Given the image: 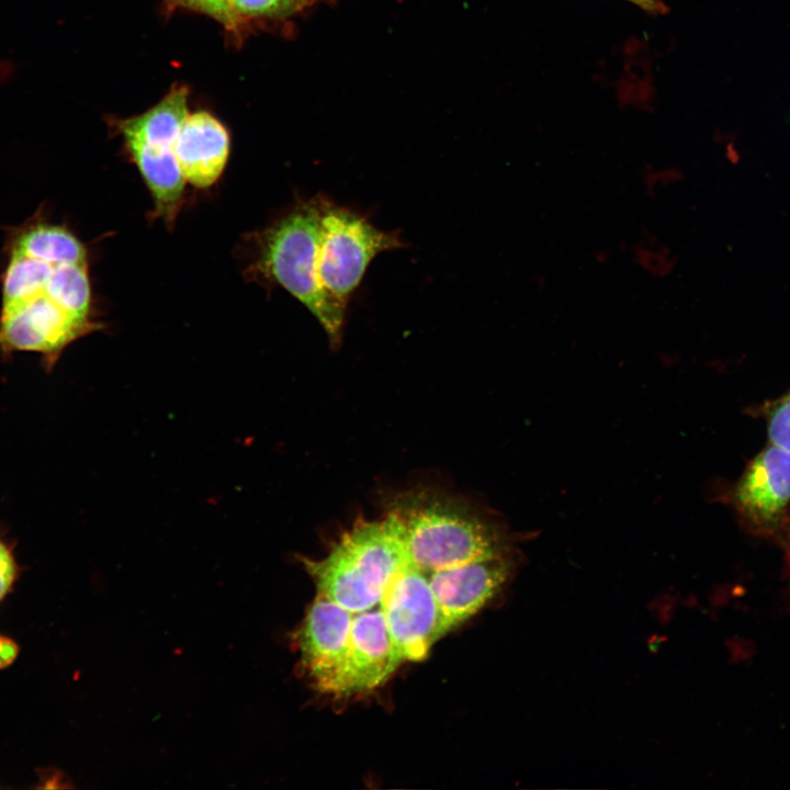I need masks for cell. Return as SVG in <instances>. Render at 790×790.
Listing matches in <instances>:
<instances>
[{
    "label": "cell",
    "mask_w": 790,
    "mask_h": 790,
    "mask_svg": "<svg viewBox=\"0 0 790 790\" xmlns=\"http://www.w3.org/2000/svg\"><path fill=\"white\" fill-rule=\"evenodd\" d=\"M0 285V325L25 348L55 351L84 326H100L84 245L42 211L9 230Z\"/></svg>",
    "instance_id": "1"
},
{
    "label": "cell",
    "mask_w": 790,
    "mask_h": 790,
    "mask_svg": "<svg viewBox=\"0 0 790 790\" xmlns=\"http://www.w3.org/2000/svg\"><path fill=\"white\" fill-rule=\"evenodd\" d=\"M406 557L402 521L384 506L376 519L357 518L330 544L326 556L301 557V563L317 594L358 613L380 606Z\"/></svg>",
    "instance_id": "2"
},
{
    "label": "cell",
    "mask_w": 790,
    "mask_h": 790,
    "mask_svg": "<svg viewBox=\"0 0 790 790\" xmlns=\"http://www.w3.org/2000/svg\"><path fill=\"white\" fill-rule=\"evenodd\" d=\"M319 215V194L298 201L260 235L258 267L313 314L335 349L342 341L347 306L330 297L318 280Z\"/></svg>",
    "instance_id": "3"
},
{
    "label": "cell",
    "mask_w": 790,
    "mask_h": 790,
    "mask_svg": "<svg viewBox=\"0 0 790 790\" xmlns=\"http://www.w3.org/2000/svg\"><path fill=\"white\" fill-rule=\"evenodd\" d=\"M319 196L318 280L330 297L348 307L371 261L405 242L397 232L382 230L366 215Z\"/></svg>",
    "instance_id": "4"
},
{
    "label": "cell",
    "mask_w": 790,
    "mask_h": 790,
    "mask_svg": "<svg viewBox=\"0 0 790 790\" xmlns=\"http://www.w3.org/2000/svg\"><path fill=\"white\" fill-rule=\"evenodd\" d=\"M732 504L749 533L790 552V451L763 449L736 482Z\"/></svg>",
    "instance_id": "5"
},
{
    "label": "cell",
    "mask_w": 790,
    "mask_h": 790,
    "mask_svg": "<svg viewBox=\"0 0 790 790\" xmlns=\"http://www.w3.org/2000/svg\"><path fill=\"white\" fill-rule=\"evenodd\" d=\"M428 575L414 564L407 551L403 566L380 602L402 663L424 659L441 637L440 610Z\"/></svg>",
    "instance_id": "6"
},
{
    "label": "cell",
    "mask_w": 790,
    "mask_h": 790,
    "mask_svg": "<svg viewBox=\"0 0 790 790\" xmlns=\"http://www.w3.org/2000/svg\"><path fill=\"white\" fill-rule=\"evenodd\" d=\"M352 620L351 611L316 594L295 633L301 665L325 693L340 696Z\"/></svg>",
    "instance_id": "7"
},
{
    "label": "cell",
    "mask_w": 790,
    "mask_h": 790,
    "mask_svg": "<svg viewBox=\"0 0 790 790\" xmlns=\"http://www.w3.org/2000/svg\"><path fill=\"white\" fill-rule=\"evenodd\" d=\"M517 562L512 550L430 573L429 584L440 610L441 636L478 612L504 586Z\"/></svg>",
    "instance_id": "8"
},
{
    "label": "cell",
    "mask_w": 790,
    "mask_h": 790,
    "mask_svg": "<svg viewBox=\"0 0 790 790\" xmlns=\"http://www.w3.org/2000/svg\"><path fill=\"white\" fill-rule=\"evenodd\" d=\"M400 663L380 606L353 613L340 696L376 688Z\"/></svg>",
    "instance_id": "9"
},
{
    "label": "cell",
    "mask_w": 790,
    "mask_h": 790,
    "mask_svg": "<svg viewBox=\"0 0 790 790\" xmlns=\"http://www.w3.org/2000/svg\"><path fill=\"white\" fill-rule=\"evenodd\" d=\"M187 182L205 189L222 176L229 155V135L224 125L206 112L189 114L174 145Z\"/></svg>",
    "instance_id": "10"
},
{
    "label": "cell",
    "mask_w": 790,
    "mask_h": 790,
    "mask_svg": "<svg viewBox=\"0 0 790 790\" xmlns=\"http://www.w3.org/2000/svg\"><path fill=\"white\" fill-rule=\"evenodd\" d=\"M133 162L138 168L155 203L156 216L172 224L180 210L185 178L174 148L123 138Z\"/></svg>",
    "instance_id": "11"
},
{
    "label": "cell",
    "mask_w": 790,
    "mask_h": 790,
    "mask_svg": "<svg viewBox=\"0 0 790 790\" xmlns=\"http://www.w3.org/2000/svg\"><path fill=\"white\" fill-rule=\"evenodd\" d=\"M188 116V89L178 87L143 114L121 121L119 132L123 138L174 148L179 132Z\"/></svg>",
    "instance_id": "12"
},
{
    "label": "cell",
    "mask_w": 790,
    "mask_h": 790,
    "mask_svg": "<svg viewBox=\"0 0 790 790\" xmlns=\"http://www.w3.org/2000/svg\"><path fill=\"white\" fill-rule=\"evenodd\" d=\"M629 253L633 266L655 280L669 278L678 264L672 247L651 232H643L631 244Z\"/></svg>",
    "instance_id": "13"
},
{
    "label": "cell",
    "mask_w": 790,
    "mask_h": 790,
    "mask_svg": "<svg viewBox=\"0 0 790 790\" xmlns=\"http://www.w3.org/2000/svg\"><path fill=\"white\" fill-rule=\"evenodd\" d=\"M318 0H229L242 18H285L295 14Z\"/></svg>",
    "instance_id": "14"
},
{
    "label": "cell",
    "mask_w": 790,
    "mask_h": 790,
    "mask_svg": "<svg viewBox=\"0 0 790 790\" xmlns=\"http://www.w3.org/2000/svg\"><path fill=\"white\" fill-rule=\"evenodd\" d=\"M765 419L769 442L790 451V390L766 405Z\"/></svg>",
    "instance_id": "15"
},
{
    "label": "cell",
    "mask_w": 790,
    "mask_h": 790,
    "mask_svg": "<svg viewBox=\"0 0 790 790\" xmlns=\"http://www.w3.org/2000/svg\"><path fill=\"white\" fill-rule=\"evenodd\" d=\"M684 179V170L675 165L647 166L641 172V184L648 196L673 189Z\"/></svg>",
    "instance_id": "16"
},
{
    "label": "cell",
    "mask_w": 790,
    "mask_h": 790,
    "mask_svg": "<svg viewBox=\"0 0 790 790\" xmlns=\"http://www.w3.org/2000/svg\"><path fill=\"white\" fill-rule=\"evenodd\" d=\"M21 572V566L14 553V544L0 533V605L15 588Z\"/></svg>",
    "instance_id": "17"
},
{
    "label": "cell",
    "mask_w": 790,
    "mask_h": 790,
    "mask_svg": "<svg viewBox=\"0 0 790 790\" xmlns=\"http://www.w3.org/2000/svg\"><path fill=\"white\" fill-rule=\"evenodd\" d=\"M177 3L191 10L204 13L228 30H236L240 23V15L234 10L229 0H174Z\"/></svg>",
    "instance_id": "18"
},
{
    "label": "cell",
    "mask_w": 790,
    "mask_h": 790,
    "mask_svg": "<svg viewBox=\"0 0 790 790\" xmlns=\"http://www.w3.org/2000/svg\"><path fill=\"white\" fill-rule=\"evenodd\" d=\"M19 654V643L10 635L0 633V672L13 665Z\"/></svg>",
    "instance_id": "19"
},
{
    "label": "cell",
    "mask_w": 790,
    "mask_h": 790,
    "mask_svg": "<svg viewBox=\"0 0 790 790\" xmlns=\"http://www.w3.org/2000/svg\"><path fill=\"white\" fill-rule=\"evenodd\" d=\"M16 64L9 58L0 59V87L10 82L16 74Z\"/></svg>",
    "instance_id": "20"
},
{
    "label": "cell",
    "mask_w": 790,
    "mask_h": 790,
    "mask_svg": "<svg viewBox=\"0 0 790 790\" xmlns=\"http://www.w3.org/2000/svg\"><path fill=\"white\" fill-rule=\"evenodd\" d=\"M641 9L652 13L662 14L666 12V7L661 0H628Z\"/></svg>",
    "instance_id": "21"
}]
</instances>
